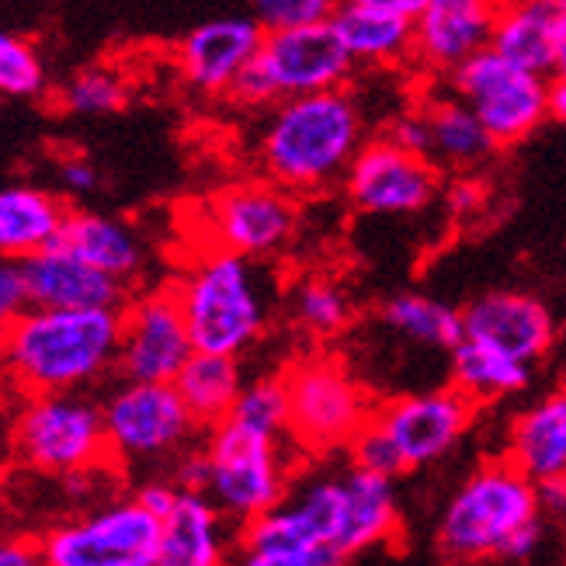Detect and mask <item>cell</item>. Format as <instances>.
Wrapping results in <instances>:
<instances>
[{"mask_svg": "<svg viewBox=\"0 0 566 566\" xmlns=\"http://www.w3.org/2000/svg\"><path fill=\"white\" fill-rule=\"evenodd\" d=\"M365 122L355 97L334 87L285 97L261 133L258 157L264 175L292 195H316L348 175L361 150Z\"/></svg>", "mask_w": 566, "mask_h": 566, "instance_id": "cell-2", "label": "cell"}, {"mask_svg": "<svg viewBox=\"0 0 566 566\" xmlns=\"http://www.w3.org/2000/svg\"><path fill=\"white\" fill-rule=\"evenodd\" d=\"M449 379L462 397H470L476 407H486L522 392L532 382V365L490 348L483 340L462 337L449 352Z\"/></svg>", "mask_w": 566, "mask_h": 566, "instance_id": "cell-29", "label": "cell"}, {"mask_svg": "<svg viewBox=\"0 0 566 566\" xmlns=\"http://www.w3.org/2000/svg\"><path fill=\"white\" fill-rule=\"evenodd\" d=\"M538 511H543L546 518L566 525V473L538 483Z\"/></svg>", "mask_w": 566, "mask_h": 566, "instance_id": "cell-42", "label": "cell"}, {"mask_svg": "<svg viewBox=\"0 0 566 566\" xmlns=\"http://www.w3.org/2000/svg\"><path fill=\"white\" fill-rule=\"evenodd\" d=\"M344 522V476L303 483L272 511L237 532V553L251 566H334Z\"/></svg>", "mask_w": 566, "mask_h": 566, "instance_id": "cell-5", "label": "cell"}, {"mask_svg": "<svg viewBox=\"0 0 566 566\" xmlns=\"http://www.w3.org/2000/svg\"><path fill=\"white\" fill-rule=\"evenodd\" d=\"M386 136H389L392 143L407 146V150L428 157V122H424V112H421V108H417V112H407V115H400V118H392V122H389V129H386Z\"/></svg>", "mask_w": 566, "mask_h": 566, "instance_id": "cell-38", "label": "cell"}, {"mask_svg": "<svg viewBox=\"0 0 566 566\" xmlns=\"http://www.w3.org/2000/svg\"><path fill=\"white\" fill-rule=\"evenodd\" d=\"M344 476V522L337 553L340 559H355L368 549H379L400 532V504L392 480L373 470L352 465Z\"/></svg>", "mask_w": 566, "mask_h": 566, "instance_id": "cell-22", "label": "cell"}, {"mask_svg": "<svg viewBox=\"0 0 566 566\" xmlns=\"http://www.w3.org/2000/svg\"><path fill=\"white\" fill-rule=\"evenodd\" d=\"M348 452H352V465H361V470H373L382 473L389 480H397L407 470V462L397 449V441L389 438V431L376 421V413L358 428V434L348 441Z\"/></svg>", "mask_w": 566, "mask_h": 566, "instance_id": "cell-35", "label": "cell"}, {"mask_svg": "<svg viewBox=\"0 0 566 566\" xmlns=\"http://www.w3.org/2000/svg\"><path fill=\"white\" fill-rule=\"evenodd\" d=\"M465 337L483 340L528 365L543 361L556 344V319L549 306L528 292H486L462 310Z\"/></svg>", "mask_w": 566, "mask_h": 566, "instance_id": "cell-18", "label": "cell"}, {"mask_svg": "<svg viewBox=\"0 0 566 566\" xmlns=\"http://www.w3.org/2000/svg\"><path fill=\"white\" fill-rule=\"evenodd\" d=\"M282 379L289 392V446L310 455L348 449L376 410L348 365L331 355L292 361Z\"/></svg>", "mask_w": 566, "mask_h": 566, "instance_id": "cell-9", "label": "cell"}, {"mask_svg": "<svg viewBox=\"0 0 566 566\" xmlns=\"http://www.w3.org/2000/svg\"><path fill=\"white\" fill-rule=\"evenodd\" d=\"M449 84L480 115L501 150L525 143L549 118V73L511 63L494 45L452 70Z\"/></svg>", "mask_w": 566, "mask_h": 566, "instance_id": "cell-10", "label": "cell"}, {"mask_svg": "<svg viewBox=\"0 0 566 566\" xmlns=\"http://www.w3.org/2000/svg\"><path fill=\"white\" fill-rule=\"evenodd\" d=\"M344 0H254V18L264 32L272 29H300V24L334 21Z\"/></svg>", "mask_w": 566, "mask_h": 566, "instance_id": "cell-36", "label": "cell"}, {"mask_svg": "<svg viewBox=\"0 0 566 566\" xmlns=\"http://www.w3.org/2000/svg\"><path fill=\"white\" fill-rule=\"evenodd\" d=\"M476 403L462 397L455 386L431 389V392H410V397H397L382 407H376V421L397 441V449L407 462V470H421L438 459H446L462 434L470 431Z\"/></svg>", "mask_w": 566, "mask_h": 566, "instance_id": "cell-16", "label": "cell"}, {"mask_svg": "<svg viewBox=\"0 0 566 566\" xmlns=\"http://www.w3.org/2000/svg\"><path fill=\"white\" fill-rule=\"evenodd\" d=\"M122 310L32 306L0 340V365L24 392H66L115 368Z\"/></svg>", "mask_w": 566, "mask_h": 566, "instance_id": "cell-3", "label": "cell"}, {"mask_svg": "<svg viewBox=\"0 0 566 566\" xmlns=\"http://www.w3.org/2000/svg\"><path fill=\"white\" fill-rule=\"evenodd\" d=\"M60 181L70 195H87L97 188V170L84 157H66L60 160Z\"/></svg>", "mask_w": 566, "mask_h": 566, "instance_id": "cell-40", "label": "cell"}, {"mask_svg": "<svg viewBox=\"0 0 566 566\" xmlns=\"http://www.w3.org/2000/svg\"><path fill=\"white\" fill-rule=\"evenodd\" d=\"M358 63L337 35L334 21L264 32L254 60L240 73L230 97L248 108L279 105L285 97L344 87Z\"/></svg>", "mask_w": 566, "mask_h": 566, "instance_id": "cell-6", "label": "cell"}, {"mask_svg": "<svg viewBox=\"0 0 566 566\" xmlns=\"http://www.w3.org/2000/svg\"><path fill=\"white\" fill-rule=\"evenodd\" d=\"M282 441L285 434L261 431L237 421V417L209 428L206 452L212 473L206 494L237 528L289 497L292 470Z\"/></svg>", "mask_w": 566, "mask_h": 566, "instance_id": "cell-7", "label": "cell"}, {"mask_svg": "<svg viewBox=\"0 0 566 566\" xmlns=\"http://www.w3.org/2000/svg\"><path fill=\"white\" fill-rule=\"evenodd\" d=\"M39 556L49 566H160V518L136 497L118 501L49 528Z\"/></svg>", "mask_w": 566, "mask_h": 566, "instance_id": "cell-11", "label": "cell"}, {"mask_svg": "<svg viewBox=\"0 0 566 566\" xmlns=\"http://www.w3.org/2000/svg\"><path fill=\"white\" fill-rule=\"evenodd\" d=\"M507 459L535 483L566 473V386L514 417Z\"/></svg>", "mask_w": 566, "mask_h": 566, "instance_id": "cell-24", "label": "cell"}, {"mask_svg": "<svg viewBox=\"0 0 566 566\" xmlns=\"http://www.w3.org/2000/svg\"><path fill=\"white\" fill-rule=\"evenodd\" d=\"M566 14V0H504L494 49L511 63L553 77L556 32Z\"/></svg>", "mask_w": 566, "mask_h": 566, "instance_id": "cell-26", "label": "cell"}, {"mask_svg": "<svg viewBox=\"0 0 566 566\" xmlns=\"http://www.w3.org/2000/svg\"><path fill=\"white\" fill-rule=\"evenodd\" d=\"M300 195L268 181H243L216 191L206 206V230L212 243L243 258H268L282 251L300 227Z\"/></svg>", "mask_w": 566, "mask_h": 566, "instance_id": "cell-13", "label": "cell"}, {"mask_svg": "<svg viewBox=\"0 0 566 566\" xmlns=\"http://www.w3.org/2000/svg\"><path fill=\"white\" fill-rule=\"evenodd\" d=\"M421 112L428 122V157L438 167L470 175V170H480L483 164L494 160V154L501 150L480 115L459 94L431 97V102L421 105Z\"/></svg>", "mask_w": 566, "mask_h": 566, "instance_id": "cell-23", "label": "cell"}, {"mask_svg": "<svg viewBox=\"0 0 566 566\" xmlns=\"http://www.w3.org/2000/svg\"><path fill=\"white\" fill-rule=\"evenodd\" d=\"M39 559V543H0V566H35Z\"/></svg>", "mask_w": 566, "mask_h": 566, "instance_id": "cell-44", "label": "cell"}, {"mask_svg": "<svg viewBox=\"0 0 566 566\" xmlns=\"http://www.w3.org/2000/svg\"><path fill=\"white\" fill-rule=\"evenodd\" d=\"M0 94L4 97L45 94V66L35 53V45L11 32H0Z\"/></svg>", "mask_w": 566, "mask_h": 566, "instance_id": "cell-34", "label": "cell"}, {"mask_svg": "<svg viewBox=\"0 0 566 566\" xmlns=\"http://www.w3.org/2000/svg\"><path fill=\"white\" fill-rule=\"evenodd\" d=\"M14 452L39 473L73 476L108 465L112 446L105 431V410L66 392H29L14 417Z\"/></svg>", "mask_w": 566, "mask_h": 566, "instance_id": "cell-8", "label": "cell"}, {"mask_svg": "<svg viewBox=\"0 0 566 566\" xmlns=\"http://www.w3.org/2000/svg\"><path fill=\"white\" fill-rule=\"evenodd\" d=\"M382 324L407 337L410 344H421V348H438V352H452L455 344L465 337L462 331V310H452L449 303L431 300L421 292H400L379 310Z\"/></svg>", "mask_w": 566, "mask_h": 566, "instance_id": "cell-31", "label": "cell"}, {"mask_svg": "<svg viewBox=\"0 0 566 566\" xmlns=\"http://www.w3.org/2000/svg\"><path fill=\"white\" fill-rule=\"evenodd\" d=\"M549 118L566 126V77L549 81Z\"/></svg>", "mask_w": 566, "mask_h": 566, "instance_id": "cell-45", "label": "cell"}, {"mask_svg": "<svg viewBox=\"0 0 566 566\" xmlns=\"http://www.w3.org/2000/svg\"><path fill=\"white\" fill-rule=\"evenodd\" d=\"M63 199L35 185L0 188V258L24 261L29 254L49 248L66 219Z\"/></svg>", "mask_w": 566, "mask_h": 566, "instance_id": "cell-27", "label": "cell"}, {"mask_svg": "<svg viewBox=\"0 0 566 566\" xmlns=\"http://www.w3.org/2000/svg\"><path fill=\"white\" fill-rule=\"evenodd\" d=\"M53 243H63L66 251H73L77 258L91 261L102 272L129 282L143 272V240L139 233L122 223L115 216L105 212H84V209H70L63 219V230Z\"/></svg>", "mask_w": 566, "mask_h": 566, "instance_id": "cell-25", "label": "cell"}, {"mask_svg": "<svg viewBox=\"0 0 566 566\" xmlns=\"http://www.w3.org/2000/svg\"><path fill=\"white\" fill-rule=\"evenodd\" d=\"M292 313L300 327L313 337H337L352 324L355 306L337 282L331 279H306L292 295Z\"/></svg>", "mask_w": 566, "mask_h": 566, "instance_id": "cell-32", "label": "cell"}, {"mask_svg": "<svg viewBox=\"0 0 566 566\" xmlns=\"http://www.w3.org/2000/svg\"><path fill=\"white\" fill-rule=\"evenodd\" d=\"M334 29L358 66H400L413 60V18L400 11L344 4L334 18Z\"/></svg>", "mask_w": 566, "mask_h": 566, "instance_id": "cell-28", "label": "cell"}, {"mask_svg": "<svg viewBox=\"0 0 566 566\" xmlns=\"http://www.w3.org/2000/svg\"><path fill=\"white\" fill-rule=\"evenodd\" d=\"M504 0H428L413 14V60L449 77L465 60L494 45Z\"/></svg>", "mask_w": 566, "mask_h": 566, "instance_id": "cell-17", "label": "cell"}, {"mask_svg": "<svg viewBox=\"0 0 566 566\" xmlns=\"http://www.w3.org/2000/svg\"><path fill=\"white\" fill-rule=\"evenodd\" d=\"M195 352L243 355L264 334L268 306L254 282L251 258L212 248L175 285Z\"/></svg>", "mask_w": 566, "mask_h": 566, "instance_id": "cell-4", "label": "cell"}, {"mask_svg": "<svg viewBox=\"0 0 566 566\" xmlns=\"http://www.w3.org/2000/svg\"><path fill=\"white\" fill-rule=\"evenodd\" d=\"M108 446L118 462H154L175 452L202 431L185 407L175 382L126 379L102 403Z\"/></svg>", "mask_w": 566, "mask_h": 566, "instance_id": "cell-12", "label": "cell"}, {"mask_svg": "<svg viewBox=\"0 0 566 566\" xmlns=\"http://www.w3.org/2000/svg\"><path fill=\"white\" fill-rule=\"evenodd\" d=\"M209 452L202 449H185L175 470V483L181 490H209Z\"/></svg>", "mask_w": 566, "mask_h": 566, "instance_id": "cell-39", "label": "cell"}, {"mask_svg": "<svg viewBox=\"0 0 566 566\" xmlns=\"http://www.w3.org/2000/svg\"><path fill=\"white\" fill-rule=\"evenodd\" d=\"M21 268L29 300L42 310H122L129 300L126 282L66 251L63 243L29 254Z\"/></svg>", "mask_w": 566, "mask_h": 566, "instance_id": "cell-19", "label": "cell"}, {"mask_svg": "<svg viewBox=\"0 0 566 566\" xmlns=\"http://www.w3.org/2000/svg\"><path fill=\"white\" fill-rule=\"evenodd\" d=\"M553 77H566V14L556 32V56H553Z\"/></svg>", "mask_w": 566, "mask_h": 566, "instance_id": "cell-47", "label": "cell"}, {"mask_svg": "<svg viewBox=\"0 0 566 566\" xmlns=\"http://www.w3.org/2000/svg\"><path fill=\"white\" fill-rule=\"evenodd\" d=\"M344 4H373V8H389V11H400V14L413 18L428 0H344Z\"/></svg>", "mask_w": 566, "mask_h": 566, "instance_id": "cell-46", "label": "cell"}, {"mask_svg": "<svg viewBox=\"0 0 566 566\" xmlns=\"http://www.w3.org/2000/svg\"><path fill=\"white\" fill-rule=\"evenodd\" d=\"M175 386L181 392L185 407L199 421L202 431L227 421L230 410L237 407L243 392V376H240V358L237 355H219V352H191V358L181 365L175 376Z\"/></svg>", "mask_w": 566, "mask_h": 566, "instance_id": "cell-30", "label": "cell"}, {"mask_svg": "<svg viewBox=\"0 0 566 566\" xmlns=\"http://www.w3.org/2000/svg\"><path fill=\"white\" fill-rule=\"evenodd\" d=\"M227 522L206 490H181L160 518V566H219L230 553Z\"/></svg>", "mask_w": 566, "mask_h": 566, "instance_id": "cell-21", "label": "cell"}, {"mask_svg": "<svg viewBox=\"0 0 566 566\" xmlns=\"http://www.w3.org/2000/svg\"><path fill=\"white\" fill-rule=\"evenodd\" d=\"M178 494H181V486L178 483H164V480H154V483H143L139 490H136V501L143 504V507H150L157 518H164V514L175 507V501H178Z\"/></svg>", "mask_w": 566, "mask_h": 566, "instance_id": "cell-41", "label": "cell"}, {"mask_svg": "<svg viewBox=\"0 0 566 566\" xmlns=\"http://www.w3.org/2000/svg\"><path fill=\"white\" fill-rule=\"evenodd\" d=\"M195 344L175 285L143 292L122 306V340L115 368L122 379L175 382Z\"/></svg>", "mask_w": 566, "mask_h": 566, "instance_id": "cell-14", "label": "cell"}, {"mask_svg": "<svg viewBox=\"0 0 566 566\" xmlns=\"http://www.w3.org/2000/svg\"><path fill=\"white\" fill-rule=\"evenodd\" d=\"M483 185L470 175H462L452 188H449V202H452V212H470V209H480L483 206Z\"/></svg>", "mask_w": 566, "mask_h": 566, "instance_id": "cell-43", "label": "cell"}, {"mask_svg": "<svg viewBox=\"0 0 566 566\" xmlns=\"http://www.w3.org/2000/svg\"><path fill=\"white\" fill-rule=\"evenodd\" d=\"M543 511L538 483L525 476L507 455L483 462L465 476L441 511L434 546L441 559L483 563V559H532L543 546Z\"/></svg>", "mask_w": 566, "mask_h": 566, "instance_id": "cell-1", "label": "cell"}, {"mask_svg": "<svg viewBox=\"0 0 566 566\" xmlns=\"http://www.w3.org/2000/svg\"><path fill=\"white\" fill-rule=\"evenodd\" d=\"M129 84L112 66H87L63 84L60 105L73 115H108L126 105Z\"/></svg>", "mask_w": 566, "mask_h": 566, "instance_id": "cell-33", "label": "cell"}, {"mask_svg": "<svg viewBox=\"0 0 566 566\" xmlns=\"http://www.w3.org/2000/svg\"><path fill=\"white\" fill-rule=\"evenodd\" d=\"M32 310L29 285H24V268L14 258H0V340Z\"/></svg>", "mask_w": 566, "mask_h": 566, "instance_id": "cell-37", "label": "cell"}, {"mask_svg": "<svg viewBox=\"0 0 566 566\" xmlns=\"http://www.w3.org/2000/svg\"><path fill=\"white\" fill-rule=\"evenodd\" d=\"M344 188H348L352 206L361 212L407 216L438 199L441 167L431 157L379 136L373 143H361L348 175H344Z\"/></svg>", "mask_w": 566, "mask_h": 566, "instance_id": "cell-15", "label": "cell"}, {"mask_svg": "<svg viewBox=\"0 0 566 566\" xmlns=\"http://www.w3.org/2000/svg\"><path fill=\"white\" fill-rule=\"evenodd\" d=\"M264 29L258 18H216L191 29L178 53V73L188 87L202 94H230L240 73L254 60Z\"/></svg>", "mask_w": 566, "mask_h": 566, "instance_id": "cell-20", "label": "cell"}]
</instances>
